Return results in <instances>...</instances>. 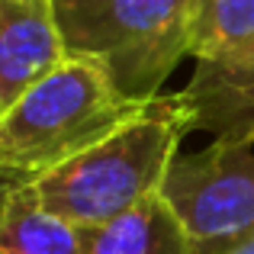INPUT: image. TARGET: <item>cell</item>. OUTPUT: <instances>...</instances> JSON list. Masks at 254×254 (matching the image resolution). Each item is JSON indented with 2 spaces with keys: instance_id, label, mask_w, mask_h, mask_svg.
Masks as SVG:
<instances>
[{
  "instance_id": "cell-1",
  "label": "cell",
  "mask_w": 254,
  "mask_h": 254,
  "mask_svg": "<svg viewBox=\"0 0 254 254\" xmlns=\"http://www.w3.org/2000/svg\"><path fill=\"white\" fill-rule=\"evenodd\" d=\"M190 132L184 97L158 93L129 123L32 180L45 209L77 229H100L161 193L180 138Z\"/></svg>"
},
{
  "instance_id": "cell-2",
  "label": "cell",
  "mask_w": 254,
  "mask_h": 254,
  "mask_svg": "<svg viewBox=\"0 0 254 254\" xmlns=\"http://www.w3.org/2000/svg\"><path fill=\"white\" fill-rule=\"evenodd\" d=\"M142 106L93 62L64 58L0 116V168L36 180L116 132Z\"/></svg>"
},
{
  "instance_id": "cell-3",
  "label": "cell",
  "mask_w": 254,
  "mask_h": 254,
  "mask_svg": "<svg viewBox=\"0 0 254 254\" xmlns=\"http://www.w3.org/2000/svg\"><path fill=\"white\" fill-rule=\"evenodd\" d=\"M68 58H87L126 100L148 103L190 55V0H55Z\"/></svg>"
},
{
  "instance_id": "cell-4",
  "label": "cell",
  "mask_w": 254,
  "mask_h": 254,
  "mask_svg": "<svg viewBox=\"0 0 254 254\" xmlns=\"http://www.w3.org/2000/svg\"><path fill=\"white\" fill-rule=\"evenodd\" d=\"M158 196L184 225L196 254H222L254 235V155L248 145L232 142L177 155Z\"/></svg>"
},
{
  "instance_id": "cell-5",
  "label": "cell",
  "mask_w": 254,
  "mask_h": 254,
  "mask_svg": "<svg viewBox=\"0 0 254 254\" xmlns=\"http://www.w3.org/2000/svg\"><path fill=\"white\" fill-rule=\"evenodd\" d=\"M190 113V132H209L216 142H254V45L232 55L199 58L190 84L180 90Z\"/></svg>"
},
{
  "instance_id": "cell-6",
  "label": "cell",
  "mask_w": 254,
  "mask_h": 254,
  "mask_svg": "<svg viewBox=\"0 0 254 254\" xmlns=\"http://www.w3.org/2000/svg\"><path fill=\"white\" fill-rule=\"evenodd\" d=\"M64 58L55 0H0V116Z\"/></svg>"
},
{
  "instance_id": "cell-7",
  "label": "cell",
  "mask_w": 254,
  "mask_h": 254,
  "mask_svg": "<svg viewBox=\"0 0 254 254\" xmlns=\"http://www.w3.org/2000/svg\"><path fill=\"white\" fill-rule=\"evenodd\" d=\"M0 254H84V229L45 209L32 180H19L0 206Z\"/></svg>"
},
{
  "instance_id": "cell-8",
  "label": "cell",
  "mask_w": 254,
  "mask_h": 254,
  "mask_svg": "<svg viewBox=\"0 0 254 254\" xmlns=\"http://www.w3.org/2000/svg\"><path fill=\"white\" fill-rule=\"evenodd\" d=\"M84 254H196V248L164 199L155 196L100 229H84Z\"/></svg>"
},
{
  "instance_id": "cell-9",
  "label": "cell",
  "mask_w": 254,
  "mask_h": 254,
  "mask_svg": "<svg viewBox=\"0 0 254 254\" xmlns=\"http://www.w3.org/2000/svg\"><path fill=\"white\" fill-rule=\"evenodd\" d=\"M254 45V0H190V55L219 58Z\"/></svg>"
},
{
  "instance_id": "cell-10",
  "label": "cell",
  "mask_w": 254,
  "mask_h": 254,
  "mask_svg": "<svg viewBox=\"0 0 254 254\" xmlns=\"http://www.w3.org/2000/svg\"><path fill=\"white\" fill-rule=\"evenodd\" d=\"M222 254H254V235L245 238V242H238V245H232V248L222 251Z\"/></svg>"
}]
</instances>
